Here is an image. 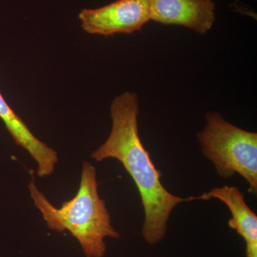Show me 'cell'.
I'll use <instances>...</instances> for the list:
<instances>
[{"instance_id": "cell-6", "label": "cell", "mask_w": 257, "mask_h": 257, "mask_svg": "<svg viewBox=\"0 0 257 257\" xmlns=\"http://www.w3.org/2000/svg\"><path fill=\"white\" fill-rule=\"evenodd\" d=\"M216 199L229 208L231 217L228 225L245 241L246 257H257V216L245 202L244 195L235 186L215 187L194 200H209Z\"/></svg>"}, {"instance_id": "cell-3", "label": "cell", "mask_w": 257, "mask_h": 257, "mask_svg": "<svg viewBox=\"0 0 257 257\" xmlns=\"http://www.w3.org/2000/svg\"><path fill=\"white\" fill-rule=\"evenodd\" d=\"M197 138L204 156L221 178L238 174L246 180L248 192L257 194V133L238 127L221 113L209 111Z\"/></svg>"}, {"instance_id": "cell-5", "label": "cell", "mask_w": 257, "mask_h": 257, "mask_svg": "<svg viewBox=\"0 0 257 257\" xmlns=\"http://www.w3.org/2000/svg\"><path fill=\"white\" fill-rule=\"evenodd\" d=\"M150 4L151 20L186 27L199 35L207 33L216 21L212 0H150Z\"/></svg>"}, {"instance_id": "cell-7", "label": "cell", "mask_w": 257, "mask_h": 257, "mask_svg": "<svg viewBox=\"0 0 257 257\" xmlns=\"http://www.w3.org/2000/svg\"><path fill=\"white\" fill-rule=\"evenodd\" d=\"M0 119L4 122L15 143L28 151L37 164V176L49 177L58 162L57 152L32 133L26 123L10 107L0 92Z\"/></svg>"}, {"instance_id": "cell-2", "label": "cell", "mask_w": 257, "mask_h": 257, "mask_svg": "<svg viewBox=\"0 0 257 257\" xmlns=\"http://www.w3.org/2000/svg\"><path fill=\"white\" fill-rule=\"evenodd\" d=\"M29 189L47 227L58 232L69 231L86 257H104L107 248L106 238L121 236L111 224L105 201L99 197L96 170L91 162H82L78 192L60 208L54 206L33 182L29 184Z\"/></svg>"}, {"instance_id": "cell-4", "label": "cell", "mask_w": 257, "mask_h": 257, "mask_svg": "<svg viewBox=\"0 0 257 257\" xmlns=\"http://www.w3.org/2000/svg\"><path fill=\"white\" fill-rule=\"evenodd\" d=\"M78 18L82 30L90 35H131L151 20L150 0H116L97 9H82Z\"/></svg>"}, {"instance_id": "cell-1", "label": "cell", "mask_w": 257, "mask_h": 257, "mask_svg": "<svg viewBox=\"0 0 257 257\" xmlns=\"http://www.w3.org/2000/svg\"><path fill=\"white\" fill-rule=\"evenodd\" d=\"M139 113L136 93L126 91L116 96L110 106V134L91 157L97 162L110 158L121 162L136 184L141 198L145 213L143 239L148 244L155 245L165 239L172 211L181 203L192 201V197H178L164 187L162 173L140 139Z\"/></svg>"}]
</instances>
